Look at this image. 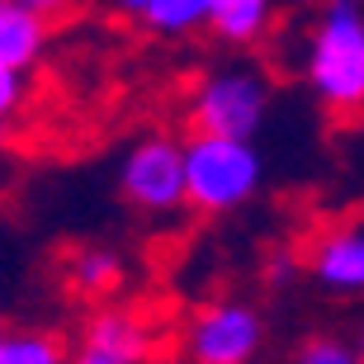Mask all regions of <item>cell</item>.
Returning a JSON list of instances; mask_svg holds the SVG:
<instances>
[{
	"label": "cell",
	"mask_w": 364,
	"mask_h": 364,
	"mask_svg": "<svg viewBox=\"0 0 364 364\" xmlns=\"http://www.w3.org/2000/svg\"><path fill=\"white\" fill-rule=\"evenodd\" d=\"M298 364H350V355L341 350V346H331V341H312Z\"/></svg>",
	"instance_id": "cell-13"
},
{
	"label": "cell",
	"mask_w": 364,
	"mask_h": 364,
	"mask_svg": "<svg viewBox=\"0 0 364 364\" xmlns=\"http://www.w3.org/2000/svg\"><path fill=\"white\" fill-rule=\"evenodd\" d=\"M208 5L213 0H147V19L156 28H189L208 14Z\"/></svg>",
	"instance_id": "cell-11"
},
{
	"label": "cell",
	"mask_w": 364,
	"mask_h": 364,
	"mask_svg": "<svg viewBox=\"0 0 364 364\" xmlns=\"http://www.w3.org/2000/svg\"><path fill=\"white\" fill-rule=\"evenodd\" d=\"M19 5H24V10H33V14H43V19L67 10V0H19Z\"/></svg>",
	"instance_id": "cell-15"
},
{
	"label": "cell",
	"mask_w": 364,
	"mask_h": 364,
	"mask_svg": "<svg viewBox=\"0 0 364 364\" xmlns=\"http://www.w3.org/2000/svg\"><path fill=\"white\" fill-rule=\"evenodd\" d=\"M128 199L142 208H171L185 194V156L171 142H147L133 151V161L123 171Z\"/></svg>",
	"instance_id": "cell-4"
},
{
	"label": "cell",
	"mask_w": 364,
	"mask_h": 364,
	"mask_svg": "<svg viewBox=\"0 0 364 364\" xmlns=\"http://www.w3.org/2000/svg\"><path fill=\"white\" fill-rule=\"evenodd\" d=\"M256 350V317L246 308H208L194 322V360L199 364H242Z\"/></svg>",
	"instance_id": "cell-5"
},
{
	"label": "cell",
	"mask_w": 364,
	"mask_h": 364,
	"mask_svg": "<svg viewBox=\"0 0 364 364\" xmlns=\"http://www.w3.org/2000/svg\"><path fill=\"white\" fill-rule=\"evenodd\" d=\"M43 24L33 19V10H24L19 0H0V62L5 67H24L38 53Z\"/></svg>",
	"instance_id": "cell-8"
},
{
	"label": "cell",
	"mask_w": 364,
	"mask_h": 364,
	"mask_svg": "<svg viewBox=\"0 0 364 364\" xmlns=\"http://www.w3.org/2000/svg\"><path fill=\"white\" fill-rule=\"evenodd\" d=\"M57 341H14V346H5V355H0V364H57Z\"/></svg>",
	"instance_id": "cell-12"
},
{
	"label": "cell",
	"mask_w": 364,
	"mask_h": 364,
	"mask_svg": "<svg viewBox=\"0 0 364 364\" xmlns=\"http://www.w3.org/2000/svg\"><path fill=\"white\" fill-rule=\"evenodd\" d=\"M123 5H128V10H147V0H123Z\"/></svg>",
	"instance_id": "cell-16"
},
{
	"label": "cell",
	"mask_w": 364,
	"mask_h": 364,
	"mask_svg": "<svg viewBox=\"0 0 364 364\" xmlns=\"http://www.w3.org/2000/svg\"><path fill=\"white\" fill-rule=\"evenodd\" d=\"M208 14H213L223 38L246 43V38H256V28L265 24V0H213Z\"/></svg>",
	"instance_id": "cell-9"
},
{
	"label": "cell",
	"mask_w": 364,
	"mask_h": 364,
	"mask_svg": "<svg viewBox=\"0 0 364 364\" xmlns=\"http://www.w3.org/2000/svg\"><path fill=\"white\" fill-rule=\"evenodd\" d=\"M147 336H142V326L137 317L128 312H105V317H95L90 336H85V350H81V364H133L142 355Z\"/></svg>",
	"instance_id": "cell-6"
},
{
	"label": "cell",
	"mask_w": 364,
	"mask_h": 364,
	"mask_svg": "<svg viewBox=\"0 0 364 364\" xmlns=\"http://www.w3.org/2000/svg\"><path fill=\"white\" fill-rule=\"evenodd\" d=\"M0 142H5V133H0Z\"/></svg>",
	"instance_id": "cell-17"
},
{
	"label": "cell",
	"mask_w": 364,
	"mask_h": 364,
	"mask_svg": "<svg viewBox=\"0 0 364 364\" xmlns=\"http://www.w3.org/2000/svg\"><path fill=\"white\" fill-rule=\"evenodd\" d=\"M260 119V85L246 76H228L203 90L199 109L189 114V128L199 137H246Z\"/></svg>",
	"instance_id": "cell-3"
},
{
	"label": "cell",
	"mask_w": 364,
	"mask_h": 364,
	"mask_svg": "<svg viewBox=\"0 0 364 364\" xmlns=\"http://www.w3.org/2000/svg\"><path fill=\"white\" fill-rule=\"evenodd\" d=\"M312 81L331 114L350 119L364 105V24L360 14L336 5L312 43Z\"/></svg>",
	"instance_id": "cell-1"
},
{
	"label": "cell",
	"mask_w": 364,
	"mask_h": 364,
	"mask_svg": "<svg viewBox=\"0 0 364 364\" xmlns=\"http://www.w3.org/2000/svg\"><path fill=\"white\" fill-rule=\"evenodd\" d=\"M185 189L203 213L232 208L256 189V156L242 137H199L185 156Z\"/></svg>",
	"instance_id": "cell-2"
},
{
	"label": "cell",
	"mask_w": 364,
	"mask_h": 364,
	"mask_svg": "<svg viewBox=\"0 0 364 364\" xmlns=\"http://www.w3.org/2000/svg\"><path fill=\"white\" fill-rule=\"evenodd\" d=\"M317 274L336 289H364V237L336 232L317 246Z\"/></svg>",
	"instance_id": "cell-7"
},
{
	"label": "cell",
	"mask_w": 364,
	"mask_h": 364,
	"mask_svg": "<svg viewBox=\"0 0 364 364\" xmlns=\"http://www.w3.org/2000/svg\"><path fill=\"white\" fill-rule=\"evenodd\" d=\"M10 71H14V67H5V62H0V109H10V105H14V95H19V85H14Z\"/></svg>",
	"instance_id": "cell-14"
},
{
	"label": "cell",
	"mask_w": 364,
	"mask_h": 364,
	"mask_svg": "<svg viewBox=\"0 0 364 364\" xmlns=\"http://www.w3.org/2000/svg\"><path fill=\"white\" fill-rule=\"evenodd\" d=\"M119 279H123V265L109 251H81L71 260V284L81 294H109V289H119Z\"/></svg>",
	"instance_id": "cell-10"
},
{
	"label": "cell",
	"mask_w": 364,
	"mask_h": 364,
	"mask_svg": "<svg viewBox=\"0 0 364 364\" xmlns=\"http://www.w3.org/2000/svg\"><path fill=\"white\" fill-rule=\"evenodd\" d=\"M0 355H5V346H0Z\"/></svg>",
	"instance_id": "cell-18"
}]
</instances>
